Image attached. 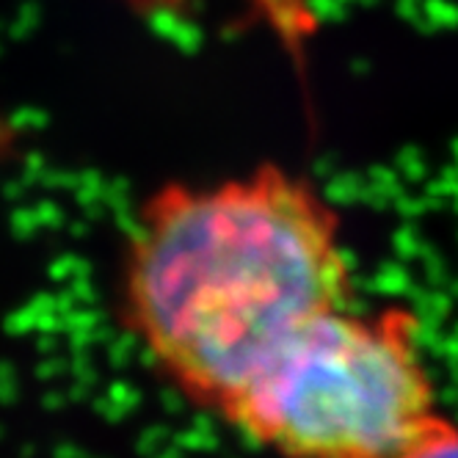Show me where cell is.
Instances as JSON below:
<instances>
[{"label":"cell","instance_id":"obj_1","mask_svg":"<svg viewBox=\"0 0 458 458\" xmlns=\"http://www.w3.org/2000/svg\"><path fill=\"white\" fill-rule=\"evenodd\" d=\"M340 218L276 163L144 202L122 263V315L157 370L221 420L315 318L348 307Z\"/></svg>","mask_w":458,"mask_h":458},{"label":"cell","instance_id":"obj_2","mask_svg":"<svg viewBox=\"0 0 458 458\" xmlns=\"http://www.w3.org/2000/svg\"><path fill=\"white\" fill-rule=\"evenodd\" d=\"M406 307L315 318L224 417L282 458H406L445 420Z\"/></svg>","mask_w":458,"mask_h":458},{"label":"cell","instance_id":"obj_3","mask_svg":"<svg viewBox=\"0 0 458 458\" xmlns=\"http://www.w3.org/2000/svg\"><path fill=\"white\" fill-rule=\"evenodd\" d=\"M249 4L287 50L301 55L307 39L315 30L312 0H249Z\"/></svg>","mask_w":458,"mask_h":458},{"label":"cell","instance_id":"obj_4","mask_svg":"<svg viewBox=\"0 0 458 458\" xmlns=\"http://www.w3.org/2000/svg\"><path fill=\"white\" fill-rule=\"evenodd\" d=\"M406 458H458V425L442 420Z\"/></svg>","mask_w":458,"mask_h":458},{"label":"cell","instance_id":"obj_5","mask_svg":"<svg viewBox=\"0 0 458 458\" xmlns=\"http://www.w3.org/2000/svg\"><path fill=\"white\" fill-rule=\"evenodd\" d=\"M141 12H169V9H180L185 6V0H127Z\"/></svg>","mask_w":458,"mask_h":458}]
</instances>
